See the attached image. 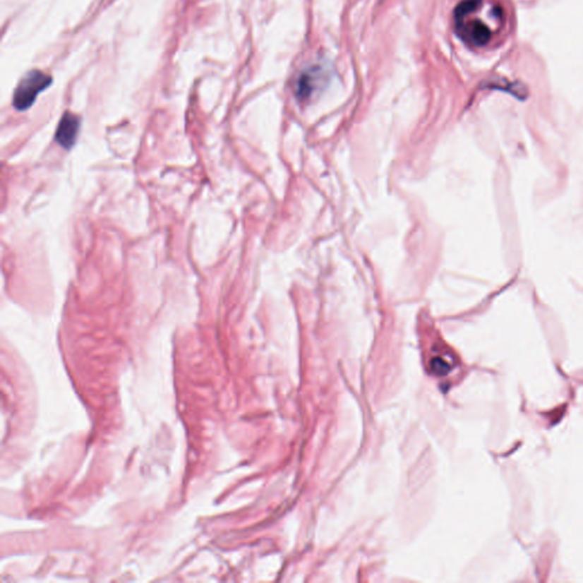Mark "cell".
<instances>
[{
	"label": "cell",
	"instance_id": "cell-4",
	"mask_svg": "<svg viewBox=\"0 0 583 583\" xmlns=\"http://www.w3.org/2000/svg\"><path fill=\"white\" fill-rule=\"evenodd\" d=\"M80 126H81V120L78 115L71 112H65L57 126L56 133H55V140L57 144L66 150H71L77 142Z\"/></svg>",
	"mask_w": 583,
	"mask_h": 583
},
{
	"label": "cell",
	"instance_id": "cell-1",
	"mask_svg": "<svg viewBox=\"0 0 583 583\" xmlns=\"http://www.w3.org/2000/svg\"><path fill=\"white\" fill-rule=\"evenodd\" d=\"M482 0H462L455 9V28L462 42L473 47H484L492 40L489 25L476 18L475 9Z\"/></svg>",
	"mask_w": 583,
	"mask_h": 583
},
{
	"label": "cell",
	"instance_id": "cell-3",
	"mask_svg": "<svg viewBox=\"0 0 583 583\" xmlns=\"http://www.w3.org/2000/svg\"><path fill=\"white\" fill-rule=\"evenodd\" d=\"M330 81V71L323 65H315L306 68L296 83V96L300 100H308L315 92H320Z\"/></svg>",
	"mask_w": 583,
	"mask_h": 583
},
{
	"label": "cell",
	"instance_id": "cell-2",
	"mask_svg": "<svg viewBox=\"0 0 583 583\" xmlns=\"http://www.w3.org/2000/svg\"><path fill=\"white\" fill-rule=\"evenodd\" d=\"M53 83L48 74L32 70L24 76L15 89L13 105L18 111H27L36 102L37 96Z\"/></svg>",
	"mask_w": 583,
	"mask_h": 583
},
{
	"label": "cell",
	"instance_id": "cell-5",
	"mask_svg": "<svg viewBox=\"0 0 583 583\" xmlns=\"http://www.w3.org/2000/svg\"><path fill=\"white\" fill-rule=\"evenodd\" d=\"M492 87H495V88L500 89V90H505V92H510V94L514 95L517 98H523L527 97V89L521 85V83H510V81H506V80H499L497 83H492Z\"/></svg>",
	"mask_w": 583,
	"mask_h": 583
}]
</instances>
